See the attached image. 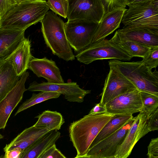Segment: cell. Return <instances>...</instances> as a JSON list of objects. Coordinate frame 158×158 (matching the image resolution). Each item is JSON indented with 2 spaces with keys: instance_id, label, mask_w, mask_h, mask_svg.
Returning a JSON list of instances; mask_svg holds the SVG:
<instances>
[{
  "instance_id": "obj_1",
  "label": "cell",
  "mask_w": 158,
  "mask_h": 158,
  "mask_svg": "<svg viewBox=\"0 0 158 158\" xmlns=\"http://www.w3.org/2000/svg\"><path fill=\"white\" fill-rule=\"evenodd\" d=\"M114 115L107 112L88 114L71 123L69 136L77 156L86 155L93 140Z\"/></svg>"
},
{
  "instance_id": "obj_2",
  "label": "cell",
  "mask_w": 158,
  "mask_h": 158,
  "mask_svg": "<svg viewBox=\"0 0 158 158\" xmlns=\"http://www.w3.org/2000/svg\"><path fill=\"white\" fill-rule=\"evenodd\" d=\"M49 10L46 1L19 0L1 19L0 27L26 30L41 22Z\"/></svg>"
},
{
  "instance_id": "obj_3",
  "label": "cell",
  "mask_w": 158,
  "mask_h": 158,
  "mask_svg": "<svg viewBox=\"0 0 158 158\" xmlns=\"http://www.w3.org/2000/svg\"><path fill=\"white\" fill-rule=\"evenodd\" d=\"M41 23L45 42L55 55L68 61L75 59L65 34L64 23L52 11H48Z\"/></svg>"
},
{
  "instance_id": "obj_4",
  "label": "cell",
  "mask_w": 158,
  "mask_h": 158,
  "mask_svg": "<svg viewBox=\"0 0 158 158\" xmlns=\"http://www.w3.org/2000/svg\"><path fill=\"white\" fill-rule=\"evenodd\" d=\"M109 67L116 69L132 83L140 91L158 95V72H152L142 61L123 62L111 59Z\"/></svg>"
},
{
  "instance_id": "obj_5",
  "label": "cell",
  "mask_w": 158,
  "mask_h": 158,
  "mask_svg": "<svg viewBox=\"0 0 158 158\" xmlns=\"http://www.w3.org/2000/svg\"><path fill=\"white\" fill-rule=\"evenodd\" d=\"M122 22L124 27L158 30V0H131Z\"/></svg>"
},
{
  "instance_id": "obj_6",
  "label": "cell",
  "mask_w": 158,
  "mask_h": 158,
  "mask_svg": "<svg viewBox=\"0 0 158 158\" xmlns=\"http://www.w3.org/2000/svg\"><path fill=\"white\" fill-rule=\"evenodd\" d=\"M75 57L78 61L86 64L98 60L116 59L126 61L132 58L110 40L105 39L91 43L77 52Z\"/></svg>"
},
{
  "instance_id": "obj_7",
  "label": "cell",
  "mask_w": 158,
  "mask_h": 158,
  "mask_svg": "<svg viewBox=\"0 0 158 158\" xmlns=\"http://www.w3.org/2000/svg\"><path fill=\"white\" fill-rule=\"evenodd\" d=\"M99 24L81 20L68 21L64 23L66 38L75 52H80L92 43Z\"/></svg>"
},
{
  "instance_id": "obj_8",
  "label": "cell",
  "mask_w": 158,
  "mask_h": 158,
  "mask_svg": "<svg viewBox=\"0 0 158 158\" xmlns=\"http://www.w3.org/2000/svg\"><path fill=\"white\" fill-rule=\"evenodd\" d=\"M68 21L99 23L105 15L102 0H68Z\"/></svg>"
},
{
  "instance_id": "obj_9",
  "label": "cell",
  "mask_w": 158,
  "mask_h": 158,
  "mask_svg": "<svg viewBox=\"0 0 158 158\" xmlns=\"http://www.w3.org/2000/svg\"><path fill=\"white\" fill-rule=\"evenodd\" d=\"M27 90L31 91L56 92L63 94L69 102L81 103L85 97L91 93V90L80 88L76 82H71L61 84L38 83L34 81L31 83Z\"/></svg>"
},
{
  "instance_id": "obj_10",
  "label": "cell",
  "mask_w": 158,
  "mask_h": 158,
  "mask_svg": "<svg viewBox=\"0 0 158 158\" xmlns=\"http://www.w3.org/2000/svg\"><path fill=\"white\" fill-rule=\"evenodd\" d=\"M105 80L100 102L104 106L107 102L122 94L137 89L135 86L114 68L110 67Z\"/></svg>"
},
{
  "instance_id": "obj_11",
  "label": "cell",
  "mask_w": 158,
  "mask_h": 158,
  "mask_svg": "<svg viewBox=\"0 0 158 158\" xmlns=\"http://www.w3.org/2000/svg\"><path fill=\"white\" fill-rule=\"evenodd\" d=\"M148 119L142 113L134 117L123 142L116 150L115 156L117 158H127L137 142L149 132L148 128Z\"/></svg>"
},
{
  "instance_id": "obj_12",
  "label": "cell",
  "mask_w": 158,
  "mask_h": 158,
  "mask_svg": "<svg viewBox=\"0 0 158 158\" xmlns=\"http://www.w3.org/2000/svg\"><path fill=\"white\" fill-rule=\"evenodd\" d=\"M140 92L136 89L113 98L105 105L106 112L113 115L139 112L143 108Z\"/></svg>"
},
{
  "instance_id": "obj_13",
  "label": "cell",
  "mask_w": 158,
  "mask_h": 158,
  "mask_svg": "<svg viewBox=\"0 0 158 158\" xmlns=\"http://www.w3.org/2000/svg\"><path fill=\"white\" fill-rule=\"evenodd\" d=\"M134 120V117L113 134L89 148L85 155L99 158L115 156Z\"/></svg>"
},
{
  "instance_id": "obj_14",
  "label": "cell",
  "mask_w": 158,
  "mask_h": 158,
  "mask_svg": "<svg viewBox=\"0 0 158 158\" xmlns=\"http://www.w3.org/2000/svg\"><path fill=\"white\" fill-rule=\"evenodd\" d=\"M29 75L28 72H24L15 86L0 101V129H4L12 112L22 99L24 93L27 90L25 83Z\"/></svg>"
},
{
  "instance_id": "obj_15",
  "label": "cell",
  "mask_w": 158,
  "mask_h": 158,
  "mask_svg": "<svg viewBox=\"0 0 158 158\" xmlns=\"http://www.w3.org/2000/svg\"><path fill=\"white\" fill-rule=\"evenodd\" d=\"M28 69L38 77L45 79L48 83H64L59 69L51 59L46 57L41 59L32 57L30 61Z\"/></svg>"
},
{
  "instance_id": "obj_16",
  "label": "cell",
  "mask_w": 158,
  "mask_h": 158,
  "mask_svg": "<svg viewBox=\"0 0 158 158\" xmlns=\"http://www.w3.org/2000/svg\"><path fill=\"white\" fill-rule=\"evenodd\" d=\"M117 31L127 40L151 48L158 47V30L142 27H123Z\"/></svg>"
},
{
  "instance_id": "obj_17",
  "label": "cell",
  "mask_w": 158,
  "mask_h": 158,
  "mask_svg": "<svg viewBox=\"0 0 158 158\" xmlns=\"http://www.w3.org/2000/svg\"><path fill=\"white\" fill-rule=\"evenodd\" d=\"M126 8H119L105 14L99 23L92 43L105 39L119 27Z\"/></svg>"
},
{
  "instance_id": "obj_18",
  "label": "cell",
  "mask_w": 158,
  "mask_h": 158,
  "mask_svg": "<svg viewBox=\"0 0 158 158\" xmlns=\"http://www.w3.org/2000/svg\"><path fill=\"white\" fill-rule=\"evenodd\" d=\"M31 48L30 41L25 38L13 52L5 59L12 65L18 76L20 77L28 69L30 61L33 57Z\"/></svg>"
},
{
  "instance_id": "obj_19",
  "label": "cell",
  "mask_w": 158,
  "mask_h": 158,
  "mask_svg": "<svg viewBox=\"0 0 158 158\" xmlns=\"http://www.w3.org/2000/svg\"><path fill=\"white\" fill-rule=\"evenodd\" d=\"M25 30L0 27V59H5L25 38Z\"/></svg>"
},
{
  "instance_id": "obj_20",
  "label": "cell",
  "mask_w": 158,
  "mask_h": 158,
  "mask_svg": "<svg viewBox=\"0 0 158 158\" xmlns=\"http://www.w3.org/2000/svg\"><path fill=\"white\" fill-rule=\"evenodd\" d=\"M51 131L45 128H40L33 125L24 129L3 148L6 152L14 148L21 149L22 152L44 135Z\"/></svg>"
},
{
  "instance_id": "obj_21",
  "label": "cell",
  "mask_w": 158,
  "mask_h": 158,
  "mask_svg": "<svg viewBox=\"0 0 158 158\" xmlns=\"http://www.w3.org/2000/svg\"><path fill=\"white\" fill-rule=\"evenodd\" d=\"M60 135L57 130L49 131L24 149L19 158H39L46 150L55 144Z\"/></svg>"
},
{
  "instance_id": "obj_22",
  "label": "cell",
  "mask_w": 158,
  "mask_h": 158,
  "mask_svg": "<svg viewBox=\"0 0 158 158\" xmlns=\"http://www.w3.org/2000/svg\"><path fill=\"white\" fill-rule=\"evenodd\" d=\"M20 78L10 63L5 59H0V101L15 86Z\"/></svg>"
},
{
  "instance_id": "obj_23",
  "label": "cell",
  "mask_w": 158,
  "mask_h": 158,
  "mask_svg": "<svg viewBox=\"0 0 158 158\" xmlns=\"http://www.w3.org/2000/svg\"><path fill=\"white\" fill-rule=\"evenodd\" d=\"M133 118L132 114H131L114 115L93 140L89 149L113 134L132 120Z\"/></svg>"
},
{
  "instance_id": "obj_24",
  "label": "cell",
  "mask_w": 158,
  "mask_h": 158,
  "mask_svg": "<svg viewBox=\"0 0 158 158\" xmlns=\"http://www.w3.org/2000/svg\"><path fill=\"white\" fill-rule=\"evenodd\" d=\"M110 40L132 58L137 57L142 58L151 49L149 47L125 38L117 30Z\"/></svg>"
},
{
  "instance_id": "obj_25",
  "label": "cell",
  "mask_w": 158,
  "mask_h": 158,
  "mask_svg": "<svg viewBox=\"0 0 158 158\" xmlns=\"http://www.w3.org/2000/svg\"><path fill=\"white\" fill-rule=\"evenodd\" d=\"M35 118L38 119L33 125L34 127L47 128L50 131H58L64 123L62 115L56 111L45 110Z\"/></svg>"
},
{
  "instance_id": "obj_26",
  "label": "cell",
  "mask_w": 158,
  "mask_h": 158,
  "mask_svg": "<svg viewBox=\"0 0 158 158\" xmlns=\"http://www.w3.org/2000/svg\"><path fill=\"white\" fill-rule=\"evenodd\" d=\"M60 95V93L54 92L40 91L37 94L33 93L31 97L26 100L19 107L15 115L36 104L50 99L57 98Z\"/></svg>"
},
{
  "instance_id": "obj_27",
  "label": "cell",
  "mask_w": 158,
  "mask_h": 158,
  "mask_svg": "<svg viewBox=\"0 0 158 158\" xmlns=\"http://www.w3.org/2000/svg\"><path fill=\"white\" fill-rule=\"evenodd\" d=\"M143 108L139 113L144 114L148 118L158 108V95L151 93L140 91Z\"/></svg>"
},
{
  "instance_id": "obj_28",
  "label": "cell",
  "mask_w": 158,
  "mask_h": 158,
  "mask_svg": "<svg viewBox=\"0 0 158 158\" xmlns=\"http://www.w3.org/2000/svg\"><path fill=\"white\" fill-rule=\"evenodd\" d=\"M46 3L49 9L53 12L64 18L67 17L68 11V0H51L46 1Z\"/></svg>"
},
{
  "instance_id": "obj_29",
  "label": "cell",
  "mask_w": 158,
  "mask_h": 158,
  "mask_svg": "<svg viewBox=\"0 0 158 158\" xmlns=\"http://www.w3.org/2000/svg\"><path fill=\"white\" fill-rule=\"evenodd\" d=\"M131 0H102L105 14L114 10L119 8H126Z\"/></svg>"
},
{
  "instance_id": "obj_30",
  "label": "cell",
  "mask_w": 158,
  "mask_h": 158,
  "mask_svg": "<svg viewBox=\"0 0 158 158\" xmlns=\"http://www.w3.org/2000/svg\"><path fill=\"white\" fill-rule=\"evenodd\" d=\"M141 61L149 69H156L158 65V47L151 48Z\"/></svg>"
},
{
  "instance_id": "obj_31",
  "label": "cell",
  "mask_w": 158,
  "mask_h": 158,
  "mask_svg": "<svg viewBox=\"0 0 158 158\" xmlns=\"http://www.w3.org/2000/svg\"><path fill=\"white\" fill-rule=\"evenodd\" d=\"M19 0H0V22L2 18L19 2Z\"/></svg>"
},
{
  "instance_id": "obj_32",
  "label": "cell",
  "mask_w": 158,
  "mask_h": 158,
  "mask_svg": "<svg viewBox=\"0 0 158 158\" xmlns=\"http://www.w3.org/2000/svg\"><path fill=\"white\" fill-rule=\"evenodd\" d=\"M147 125L149 132L158 129V108L149 117Z\"/></svg>"
},
{
  "instance_id": "obj_33",
  "label": "cell",
  "mask_w": 158,
  "mask_h": 158,
  "mask_svg": "<svg viewBox=\"0 0 158 158\" xmlns=\"http://www.w3.org/2000/svg\"><path fill=\"white\" fill-rule=\"evenodd\" d=\"M148 148V158H158V138L152 139Z\"/></svg>"
},
{
  "instance_id": "obj_34",
  "label": "cell",
  "mask_w": 158,
  "mask_h": 158,
  "mask_svg": "<svg viewBox=\"0 0 158 158\" xmlns=\"http://www.w3.org/2000/svg\"><path fill=\"white\" fill-rule=\"evenodd\" d=\"M106 112V109L104 106L100 102L97 104L90 110L89 114H101Z\"/></svg>"
},
{
  "instance_id": "obj_35",
  "label": "cell",
  "mask_w": 158,
  "mask_h": 158,
  "mask_svg": "<svg viewBox=\"0 0 158 158\" xmlns=\"http://www.w3.org/2000/svg\"><path fill=\"white\" fill-rule=\"evenodd\" d=\"M22 152L21 149L16 148L5 152L6 158H16L19 156Z\"/></svg>"
},
{
  "instance_id": "obj_36",
  "label": "cell",
  "mask_w": 158,
  "mask_h": 158,
  "mask_svg": "<svg viewBox=\"0 0 158 158\" xmlns=\"http://www.w3.org/2000/svg\"><path fill=\"white\" fill-rule=\"evenodd\" d=\"M56 148L55 144L46 150L39 158H51L52 154Z\"/></svg>"
},
{
  "instance_id": "obj_37",
  "label": "cell",
  "mask_w": 158,
  "mask_h": 158,
  "mask_svg": "<svg viewBox=\"0 0 158 158\" xmlns=\"http://www.w3.org/2000/svg\"><path fill=\"white\" fill-rule=\"evenodd\" d=\"M51 158H67L57 148L54 151L52 155Z\"/></svg>"
},
{
  "instance_id": "obj_38",
  "label": "cell",
  "mask_w": 158,
  "mask_h": 158,
  "mask_svg": "<svg viewBox=\"0 0 158 158\" xmlns=\"http://www.w3.org/2000/svg\"><path fill=\"white\" fill-rule=\"evenodd\" d=\"M74 158H89V157L88 156H86V155H85V156H77Z\"/></svg>"
},
{
  "instance_id": "obj_39",
  "label": "cell",
  "mask_w": 158,
  "mask_h": 158,
  "mask_svg": "<svg viewBox=\"0 0 158 158\" xmlns=\"http://www.w3.org/2000/svg\"><path fill=\"white\" fill-rule=\"evenodd\" d=\"M105 158H117L115 156H111L109 157H106Z\"/></svg>"
},
{
  "instance_id": "obj_40",
  "label": "cell",
  "mask_w": 158,
  "mask_h": 158,
  "mask_svg": "<svg viewBox=\"0 0 158 158\" xmlns=\"http://www.w3.org/2000/svg\"><path fill=\"white\" fill-rule=\"evenodd\" d=\"M3 138V136L0 133V139H2Z\"/></svg>"
},
{
  "instance_id": "obj_41",
  "label": "cell",
  "mask_w": 158,
  "mask_h": 158,
  "mask_svg": "<svg viewBox=\"0 0 158 158\" xmlns=\"http://www.w3.org/2000/svg\"><path fill=\"white\" fill-rule=\"evenodd\" d=\"M2 158H6V154L5 152V154L3 155Z\"/></svg>"
},
{
  "instance_id": "obj_42",
  "label": "cell",
  "mask_w": 158,
  "mask_h": 158,
  "mask_svg": "<svg viewBox=\"0 0 158 158\" xmlns=\"http://www.w3.org/2000/svg\"><path fill=\"white\" fill-rule=\"evenodd\" d=\"M89 158H99L95 157H89Z\"/></svg>"
},
{
  "instance_id": "obj_43",
  "label": "cell",
  "mask_w": 158,
  "mask_h": 158,
  "mask_svg": "<svg viewBox=\"0 0 158 158\" xmlns=\"http://www.w3.org/2000/svg\"><path fill=\"white\" fill-rule=\"evenodd\" d=\"M3 155H1L0 156V158H2Z\"/></svg>"
},
{
  "instance_id": "obj_44",
  "label": "cell",
  "mask_w": 158,
  "mask_h": 158,
  "mask_svg": "<svg viewBox=\"0 0 158 158\" xmlns=\"http://www.w3.org/2000/svg\"><path fill=\"white\" fill-rule=\"evenodd\" d=\"M18 156V157H16V158H19V156Z\"/></svg>"
}]
</instances>
